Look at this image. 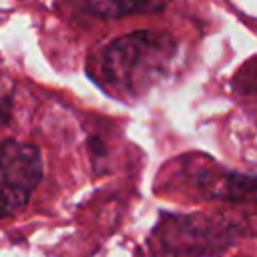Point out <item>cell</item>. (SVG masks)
<instances>
[{"label":"cell","instance_id":"6da1fadb","mask_svg":"<svg viewBox=\"0 0 257 257\" xmlns=\"http://www.w3.org/2000/svg\"><path fill=\"white\" fill-rule=\"evenodd\" d=\"M175 56V42L157 30H137L124 34L100 54V80L122 96H141L157 84Z\"/></svg>","mask_w":257,"mask_h":257},{"label":"cell","instance_id":"7a4b0ae2","mask_svg":"<svg viewBox=\"0 0 257 257\" xmlns=\"http://www.w3.org/2000/svg\"><path fill=\"white\" fill-rule=\"evenodd\" d=\"M0 179L30 195L42 179V157L36 147L6 141L0 145Z\"/></svg>","mask_w":257,"mask_h":257},{"label":"cell","instance_id":"3957f363","mask_svg":"<svg viewBox=\"0 0 257 257\" xmlns=\"http://www.w3.org/2000/svg\"><path fill=\"white\" fill-rule=\"evenodd\" d=\"M165 4L161 2H90L84 6V10L112 18V16H122L131 12H153V10H163Z\"/></svg>","mask_w":257,"mask_h":257},{"label":"cell","instance_id":"277c9868","mask_svg":"<svg viewBox=\"0 0 257 257\" xmlns=\"http://www.w3.org/2000/svg\"><path fill=\"white\" fill-rule=\"evenodd\" d=\"M225 183L227 187H215V195L229 197V199H257V179L235 175V177L221 179V185Z\"/></svg>","mask_w":257,"mask_h":257},{"label":"cell","instance_id":"5b68a950","mask_svg":"<svg viewBox=\"0 0 257 257\" xmlns=\"http://www.w3.org/2000/svg\"><path fill=\"white\" fill-rule=\"evenodd\" d=\"M28 197L30 195L14 189L12 185H8L6 181L0 179V219L10 215V213H14V211H18L20 207H24Z\"/></svg>","mask_w":257,"mask_h":257},{"label":"cell","instance_id":"8992f818","mask_svg":"<svg viewBox=\"0 0 257 257\" xmlns=\"http://www.w3.org/2000/svg\"><path fill=\"white\" fill-rule=\"evenodd\" d=\"M10 118V96L0 92V124L8 122Z\"/></svg>","mask_w":257,"mask_h":257}]
</instances>
